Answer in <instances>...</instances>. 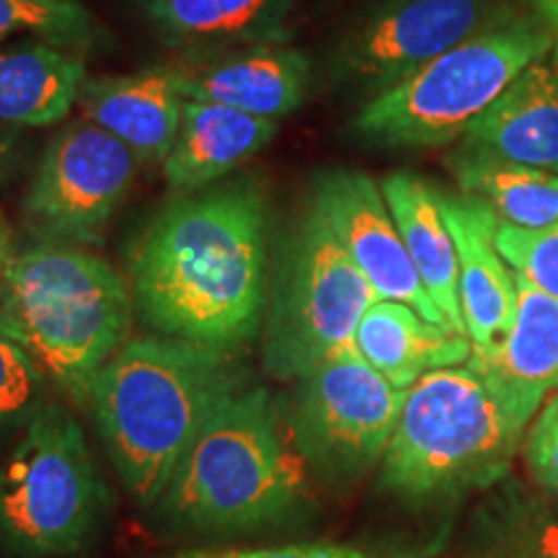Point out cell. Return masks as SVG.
Returning <instances> with one entry per match:
<instances>
[{
  "label": "cell",
  "mask_w": 558,
  "mask_h": 558,
  "mask_svg": "<svg viewBox=\"0 0 558 558\" xmlns=\"http://www.w3.org/2000/svg\"><path fill=\"white\" fill-rule=\"evenodd\" d=\"M130 277L135 311L153 331L235 354L267 316V194L254 179L179 194L137 241Z\"/></svg>",
  "instance_id": "1"
},
{
  "label": "cell",
  "mask_w": 558,
  "mask_h": 558,
  "mask_svg": "<svg viewBox=\"0 0 558 558\" xmlns=\"http://www.w3.org/2000/svg\"><path fill=\"white\" fill-rule=\"evenodd\" d=\"M241 388L230 354L160 333L130 339L111 357L90 390V409L140 505H158L194 437Z\"/></svg>",
  "instance_id": "2"
},
{
  "label": "cell",
  "mask_w": 558,
  "mask_h": 558,
  "mask_svg": "<svg viewBox=\"0 0 558 558\" xmlns=\"http://www.w3.org/2000/svg\"><path fill=\"white\" fill-rule=\"evenodd\" d=\"M132 316L135 300L120 271L70 243L21 251L0 279V331L81 407L130 341Z\"/></svg>",
  "instance_id": "3"
},
{
  "label": "cell",
  "mask_w": 558,
  "mask_h": 558,
  "mask_svg": "<svg viewBox=\"0 0 558 558\" xmlns=\"http://www.w3.org/2000/svg\"><path fill=\"white\" fill-rule=\"evenodd\" d=\"M308 471L288 403L243 386L194 437L158 505L197 530L277 525L308 497Z\"/></svg>",
  "instance_id": "4"
},
{
  "label": "cell",
  "mask_w": 558,
  "mask_h": 558,
  "mask_svg": "<svg viewBox=\"0 0 558 558\" xmlns=\"http://www.w3.org/2000/svg\"><path fill=\"white\" fill-rule=\"evenodd\" d=\"M522 429L471 367H439L407 390L380 460V486L407 501L486 488L509 469Z\"/></svg>",
  "instance_id": "5"
},
{
  "label": "cell",
  "mask_w": 558,
  "mask_h": 558,
  "mask_svg": "<svg viewBox=\"0 0 558 558\" xmlns=\"http://www.w3.org/2000/svg\"><path fill=\"white\" fill-rule=\"evenodd\" d=\"M378 300L318 209L308 205L271 251L264 369L277 380H303L357 349L360 320Z\"/></svg>",
  "instance_id": "6"
},
{
  "label": "cell",
  "mask_w": 558,
  "mask_h": 558,
  "mask_svg": "<svg viewBox=\"0 0 558 558\" xmlns=\"http://www.w3.org/2000/svg\"><path fill=\"white\" fill-rule=\"evenodd\" d=\"M554 34L507 19L465 39L399 86L365 101L352 132L380 148H435L463 137L518 75L554 50Z\"/></svg>",
  "instance_id": "7"
},
{
  "label": "cell",
  "mask_w": 558,
  "mask_h": 558,
  "mask_svg": "<svg viewBox=\"0 0 558 558\" xmlns=\"http://www.w3.org/2000/svg\"><path fill=\"white\" fill-rule=\"evenodd\" d=\"M107 488L73 411L41 401L0 463V550L62 558L83 550L99 525Z\"/></svg>",
  "instance_id": "8"
},
{
  "label": "cell",
  "mask_w": 558,
  "mask_h": 558,
  "mask_svg": "<svg viewBox=\"0 0 558 558\" xmlns=\"http://www.w3.org/2000/svg\"><path fill=\"white\" fill-rule=\"evenodd\" d=\"M407 390L383 378L357 349L300 380L288 403L298 448L324 476H357L386 456Z\"/></svg>",
  "instance_id": "9"
},
{
  "label": "cell",
  "mask_w": 558,
  "mask_h": 558,
  "mask_svg": "<svg viewBox=\"0 0 558 558\" xmlns=\"http://www.w3.org/2000/svg\"><path fill=\"white\" fill-rule=\"evenodd\" d=\"M501 21L497 0H388L341 34L326 60L329 78L373 99Z\"/></svg>",
  "instance_id": "10"
},
{
  "label": "cell",
  "mask_w": 558,
  "mask_h": 558,
  "mask_svg": "<svg viewBox=\"0 0 558 558\" xmlns=\"http://www.w3.org/2000/svg\"><path fill=\"white\" fill-rule=\"evenodd\" d=\"M143 158L88 120L62 128L41 153L24 215L50 243H96L135 184Z\"/></svg>",
  "instance_id": "11"
},
{
  "label": "cell",
  "mask_w": 558,
  "mask_h": 558,
  "mask_svg": "<svg viewBox=\"0 0 558 558\" xmlns=\"http://www.w3.org/2000/svg\"><path fill=\"white\" fill-rule=\"evenodd\" d=\"M311 205L380 300L407 303L429 324L450 329L448 318L439 313L411 264L383 190L367 173L354 169L324 171L313 184Z\"/></svg>",
  "instance_id": "12"
},
{
  "label": "cell",
  "mask_w": 558,
  "mask_h": 558,
  "mask_svg": "<svg viewBox=\"0 0 558 558\" xmlns=\"http://www.w3.org/2000/svg\"><path fill=\"white\" fill-rule=\"evenodd\" d=\"M184 99L222 104L251 117L279 122L305 101L311 60L290 45H254L192 54L171 65Z\"/></svg>",
  "instance_id": "13"
},
{
  "label": "cell",
  "mask_w": 558,
  "mask_h": 558,
  "mask_svg": "<svg viewBox=\"0 0 558 558\" xmlns=\"http://www.w3.org/2000/svg\"><path fill=\"white\" fill-rule=\"evenodd\" d=\"M518 311L505 337L473 347L469 367L481 375L514 427L527 422L558 386V300L514 271Z\"/></svg>",
  "instance_id": "14"
},
{
  "label": "cell",
  "mask_w": 558,
  "mask_h": 558,
  "mask_svg": "<svg viewBox=\"0 0 558 558\" xmlns=\"http://www.w3.org/2000/svg\"><path fill=\"white\" fill-rule=\"evenodd\" d=\"M460 150L558 173V41L465 130Z\"/></svg>",
  "instance_id": "15"
},
{
  "label": "cell",
  "mask_w": 558,
  "mask_h": 558,
  "mask_svg": "<svg viewBox=\"0 0 558 558\" xmlns=\"http://www.w3.org/2000/svg\"><path fill=\"white\" fill-rule=\"evenodd\" d=\"M458 254V292L465 333L473 347H486L505 337L518 311V284L497 248L499 215L484 199L450 197L442 192Z\"/></svg>",
  "instance_id": "16"
},
{
  "label": "cell",
  "mask_w": 558,
  "mask_h": 558,
  "mask_svg": "<svg viewBox=\"0 0 558 558\" xmlns=\"http://www.w3.org/2000/svg\"><path fill=\"white\" fill-rule=\"evenodd\" d=\"M75 107L83 120L122 140L148 163H163L177 143L184 96L171 65L124 75H86Z\"/></svg>",
  "instance_id": "17"
},
{
  "label": "cell",
  "mask_w": 558,
  "mask_h": 558,
  "mask_svg": "<svg viewBox=\"0 0 558 558\" xmlns=\"http://www.w3.org/2000/svg\"><path fill=\"white\" fill-rule=\"evenodd\" d=\"M160 45L192 54L288 45L292 0H140Z\"/></svg>",
  "instance_id": "18"
},
{
  "label": "cell",
  "mask_w": 558,
  "mask_h": 558,
  "mask_svg": "<svg viewBox=\"0 0 558 558\" xmlns=\"http://www.w3.org/2000/svg\"><path fill=\"white\" fill-rule=\"evenodd\" d=\"M277 132L275 120L251 117L222 104L184 99L177 143L163 160L166 184L179 194L213 186L269 148Z\"/></svg>",
  "instance_id": "19"
},
{
  "label": "cell",
  "mask_w": 558,
  "mask_h": 558,
  "mask_svg": "<svg viewBox=\"0 0 558 558\" xmlns=\"http://www.w3.org/2000/svg\"><path fill=\"white\" fill-rule=\"evenodd\" d=\"M380 190L429 298L448 318L450 329L465 333L458 292V254L442 215V192L409 171L388 173L380 181Z\"/></svg>",
  "instance_id": "20"
},
{
  "label": "cell",
  "mask_w": 558,
  "mask_h": 558,
  "mask_svg": "<svg viewBox=\"0 0 558 558\" xmlns=\"http://www.w3.org/2000/svg\"><path fill=\"white\" fill-rule=\"evenodd\" d=\"M354 347L362 360L401 390H409L432 369L469 362L473 349L465 333L429 324L411 305L396 300H378L362 316Z\"/></svg>",
  "instance_id": "21"
},
{
  "label": "cell",
  "mask_w": 558,
  "mask_h": 558,
  "mask_svg": "<svg viewBox=\"0 0 558 558\" xmlns=\"http://www.w3.org/2000/svg\"><path fill=\"white\" fill-rule=\"evenodd\" d=\"M86 81L75 50L50 41L0 50V124L52 128L73 111Z\"/></svg>",
  "instance_id": "22"
},
{
  "label": "cell",
  "mask_w": 558,
  "mask_h": 558,
  "mask_svg": "<svg viewBox=\"0 0 558 558\" xmlns=\"http://www.w3.org/2000/svg\"><path fill=\"white\" fill-rule=\"evenodd\" d=\"M460 190L484 199L499 220L520 228L558 226V173L456 150L448 158Z\"/></svg>",
  "instance_id": "23"
},
{
  "label": "cell",
  "mask_w": 558,
  "mask_h": 558,
  "mask_svg": "<svg viewBox=\"0 0 558 558\" xmlns=\"http://www.w3.org/2000/svg\"><path fill=\"white\" fill-rule=\"evenodd\" d=\"M478 558H558V494H505Z\"/></svg>",
  "instance_id": "24"
},
{
  "label": "cell",
  "mask_w": 558,
  "mask_h": 558,
  "mask_svg": "<svg viewBox=\"0 0 558 558\" xmlns=\"http://www.w3.org/2000/svg\"><path fill=\"white\" fill-rule=\"evenodd\" d=\"M11 37L75 50L94 37V16L75 0H0V41Z\"/></svg>",
  "instance_id": "25"
},
{
  "label": "cell",
  "mask_w": 558,
  "mask_h": 558,
  "mask_svg": "<svg viewBox=\"0 0 558 558\" xmlns=\"http://www.w3.org/2000/svg\"><path fill=\"white\" fill-rule=\"evenodd\" d=\"M497 248L518 275L558 300V226L520 228L499 220Z\"/></svg>",
  "instance_id": "26"
},
{
  "label": "cell",
  "mask_w": 558,
  "mask_h": 558,
  "mask_svg": "<svg viewBox=\"0 0 558 558\" xmlns=\"http://www.w3.org/2000/svg\"><path fill=\"white\" fill-rule=\"evenodd\" d=\"M47 378L29 354L0 331V429L32 416L41 403Z\"/></svg>",
  "instance_id": "27"
},
{
  "label": "cell",
  "mask_w": 558,
  "mask_h": 558,
  "mask_svg": "<svg viewBox=\"0 0 558 558\" xmlns=\"http://www.w3.org/2000/svg\"><path fill=\"white\" fill-rule=\"evenodd\" d=\"M525 463L530 476L538 481L548 494H558V393L546 401L533 429H530Z\"/></svg>",
  "instance_id": "28"
},
{
  "label": "cell",
  "mask_w": 558,
  "mask_h": 558,
  "mask_svg": "<svg viewBox=\"0 0 558 558\" xmlns=\"http://www.w3.org/2000/svg\"><path fill=\"white\" fill-rule=\"evenodd\" d=\"M177 558H373L341 546H279L235 550H186Z\"/></svg>",
  "instance_id": "29"
},
{
  "label": "cell",
  "mask_w": 558,
  "mask_h": 558,
  "mask_svg": "<svg viewBox=\"0 0 558 558\" xmlns=\"http://www.w3.org/2000/svg\"><path fill=\"white\" fill-rule=\"evenodd\" d=\"M24 150V135L19 128L0 124V179H9L16 173Z\"/></svg>",
  "instance_id": "30"
},
{
  "label": "cell",
  "mask_w": 558,
  "mask_h": 558,
  "mask_svg": "<svg viewBox=\"0 0 558 558\" xmlns=\"http://www.w3.org/2000/svg\"><path fill=\"white\" fill-rule=\"evenodd\" d=\"M11 259H13L11 256V228H9V222H5L3 215H0V279H3Z\"/></svg>",
  "instance_id": "31"
},
{
  "label": "cell",
  "mask_w": 558,
  "mask_h": 558,
  "mask_svg": "<svg viewBox=\"0 0 558 558\" xmlns=\"http://www.w3.org/2000/svg\"><path fill=\"white\" fill-rule=\"evenodd\" d=\"M538 11L548 19V24L558 32V0H535Z\"/></svg>",
  "instance_id": "32"
},
{
  "label": "cell",
  "mask_w": 558,
  "mask_h": 558,
  "mask_svg": "<svg viewBox=\"0 0 558 558\" xmlns=\"http://www.w3.org/2000/svg\"><path fill=\"white\" fill-rule=\"evenodd\" d=\"M556 388H558V386H556Z\"/></svg>",
  "instance_id": "33"
}]
</instances>
